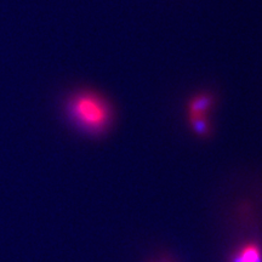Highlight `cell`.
Segmentation results:
<instances>
[{
  "label": "cell",
  "mask_w": 262,
  "mask_h": 262,
  "mask_svg": "<svg viewBox=\"0 0 262 262\" xmlns=\"http://www.w3.org/2000/svg\"><path fill=\"white\" fill-rule=\"evenodd\" d=\"M232 262H262V250L256 244L244 245Z\"/></svg>",
  "instance_id": "3957f363"
},
{
  "label": "cell",
  "mask_w": 262,
  "mask_h": 262,
  "mask_svg": "<svg viewBox=\"0 0 262 262\" xmlns=\"http://www.w3.org/2000/svg\"><path fill=\"white\" fill-rule=\"evenodd\" d=\"M67 111L78 126L93 134L102 133L112 120L110 103L102 96L90 91L72 96L67 103Z\"/></svg>",
  "instance_id": "6da1fadb"
},
{
  "label": "cell",
  "mask_w": 262,
  "mask_h": 262,
  "mask_svg": "<svg viewBox=\"0 0 262 262\" xmlns=\"http://www.w3.org/2000/svg\"><path fill=\"white\" fill-rule=\"evenodd\" d=\"M215 100L214 96L209 94H202L198 96L193 97L188 103L189 114H206L209 110L212 107Z\"/></svg>",
  "instance_id": "7a4b0ae2"
},
{
  "label": "cell",
  "mask_w": 262,
  "mask_h": 262,
  "mask_svg": "<svg viewBox=\"0 0 262 262\" xmlns=\"http://www.w3.org/2000/svg\"><path fill=\"white\" fill-rule=\"evenodd\" d=\"M189 123H191L193 130L201 136H206L210 131L206 114H189Z\"/></svg>",
  "instance_id": "277c9868"
}]
</instances>
